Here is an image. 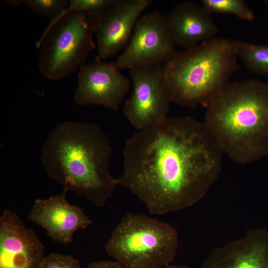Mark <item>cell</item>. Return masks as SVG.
Segmentation results:
<instances>
[{
	"label": "cell",
	"mask_w": 268,
	"mask_h": 268,
	"mask_svg": "<svg viewBox=\"0 0 268 268\" xmlns=\"http://www.w3.org/2000/svg\"><path fill=\"white\" fill-rule=\"evenodd\" d=\"M152 1L112 0L95 14L94 33L101 59L112 57L126 47L141 13Z\"/></svg>",
	"instance_id": "10"
},
{
	"label": "cell",
	"mask_w": 268,
	"mask_h": 268,
	"mask_svg": "<svg viewBox=\"0 0 268 268\" xmlns=\"http://www.w3.org/2000/svg\"><path fill=\"white\" fill-rule=\"evenodd\" d=\"M133 90L124 103V114L138 131L167 118L171 102L165 86L162 65L130 69Z\"/></svg>",
	"instance_id": "7"
},
{
	"label": "cell",
	"mask_w": 268,
	"mask_h": 268,
	"mask_svg": "<svg viewBox=\"0 0 268 268\" xmlns=\"http://www.w3.org/2000/svg\"><path fill=\"white\" fill-rule=\"evenodd\" d=\"M223 155L203 122L167 117L127 139L119 185L151 214L182 210L202 199L217 181Z\"/></svg>",
	"instance_id": "1"
},
{
	"label": "cell",
	"mask_w": 268,
	"mask_h": 268,
	"mask_svg": "<svg viewBox=\"0 0 268 268\" xmlns=\"http://www.w3.org/2000/svg\"><path fill=\"white\" fill-rule=\"evenodd\" d=\"M264 2L268 5V0H265Z\"/></svg>",
	"instance_id": "22"
},
{
	"label": "cell",
	"mask_w": 268,
	"mask_h": 268,
	"mask_svg": "<svg viewBox=\"0 0 268 268\" xmlns=\"http://www.w3.org/2000/svg\"><path fill=\"white\" fill-rule=\"evenodd\" d=\"M68 192L63 190L58 195L46 199H36L28 219L43 228L53 241L64 245L73 242L74 232L91 225L92 220L79 206L69 203Z\"/></svg>",
	"instance_id": "12"
},
{
	"label": "cell",
	"mask_w": 268,
	"mask_h": 268,
	"mask_svg": "<svg viewBox=\"0 0 268 268\" xmlns=\"http://www.w3.org/2000/svg\"><path fill=\"white\" fill-rule=\"evenodd\" d=\"M101 59L97 56L93 63L80 67L73 100L79 106L99 105L116 111L129 92L131 81L114 62Z\"/></svg>",
	"instance_id": "9"
},
{
	"label": "cell",
	"mask_w": 268,
	"mask_h": 268,
	"mask_svg": "<svg viewBox=\"0 0 268 268\" xmlns=\"http://www.w3.org/2000/svg\"><path fill=\"white\" fill-rule=\"evenodd\" d=\"M233 40L215 37L175 53L162 65L171 102L207 107L239 69Z\"/></svg>",
	"instance_id": "4"
},
{
	"label": "cell",
	"mask_w": 268,
	"mask_h": 268,
	"mask_svg": "<svg viewBox=\"0 0 268 268\" xmlns=\"http://www.w3.org/2000/svg\"><path fill=\"white\" fill-rule=\"evenodd\" d=\"M201 3L210 13L232 14L247 21L255 18L253 11L243 0H202Z\"/></svg>",
	"instance_id": "16"
},
{
	"label": "cell",
	"mask_w": 268,
	"mask_h": 268,
	"mask_svg": "<svg viewBox=\"0 0 268 268\" xmlns=\"http://www.w3.org/2000/svg\"><path fill=\"white\" fill-rule=\"evenodd\" d=\"M71 11L50 21L36 43L39 50L38 67L49 80H59L84 64L97 46L93 41L95 14Z\"/></svg>",
	"instance_id": "6"
},
{
	"label": "cell",
	"mask_w": 268,
	"mask_h": 268,
	"mask_svg": "<svg viewBox=\"0 0 268 268\" xmlns=\"http://www.w3.org/2000/svg\"><path fill=\"white\" fill-rule=\"evenodd\" d=\"M204 125L223 154L245 164L268 154V83L228 82L206 107Z\"/></svg>",
	"instance_id": "3"
},
{
	"label": "cell",
	"mask_w": 268,
	"mask_h": 268,
	"mask_svg": "<svg viewBox=\"0 0 268 268\" xmlns=\"http://www.w3.org/2000/svg\"><path fill=\"white\" fill-rule=\"evenodd\" d=\"M112 152L109 137L98 126L63 121L48 135L41 162L48 177L64 190L102 207L119 185L110 171Z\"/></svg>",
	"instance_id": "2"
},
{
	"label": "cell",
	"mask_w": 268,
	"mask_h": 268,
	"mask_svg": "<svg viewBox=\"0 0 268 268\" xmlns=\"http://www.w3.org/2000/svg\"><path fill=\"white\" fill-rule=\"evenodd\" d=\"M168 32L164 15L151 11L137 20L129 44L114 62L118 70L160 65L176 51Z\"/></svg>",
	"instance_id": "8"
},
{
	"label": "cell",
	"mask_w": 268,
	"mask_h": 268,
	"mask_svg": "<svg viewBox=\"0 0 268 268\" xmlns=\"http://www.w3.org/2000/svg\"><path fill=\"white\" fill-rule=\"evenodd\" d=\"M86 268H124L118 262L102 260L91 262L88 264Z\"/></svg>",
	"instance_id": "19"
},
{
	"label": "cell",
	"mask_w": 268,
	"mask_h": 268,
	"mask_svg": "<svg viewBox=\"0 0 268 268\" xmlns=\"http://www.w3.org/2000/svg\"><path fill=\"white\" fill-rule=\"evenodd\" d=\"M178 245L171 225L129 212L113 230L105 249L124 268H162L173 261Z\"/></svg>",
	"instance_id": "5"
},
{
	"label": "cell",
	"mask_w": 268,
	"mask_h": 268,
	"mask_svg": "<svg viewBox=\"0 0 268 268\" xmlns=\"http://www.w3.org/2000/svg\"><path fill=\"white\" fill-rule=\"evenodd\" d=\"M162 268H191V267L186 265H168Z\"/></svg>",
	"instance_id": "21"
},
{
	"label": "cell",
	"mask_w": 268,
	"mask_h": 268,
	"mask_svg": "<svg viewBox=\"0 0 268 268\" xmlns=\"http://www.w3.org/2000/svg\"><path fill=\"white\" fill-rule=\"evenodd\" d=\"M165 25L172 40L185 49L215 37L218 28L202 5L190 1L175 5L166 15Z\"/></svg>",
	"instance_id": "14"
},
{
	"label": "cell",
	"mask_w": 268,
	"mask_h": 268,
	"mask_svg": "<svg viewBox=\"0 0 268 268\" xmlns=\"http://www.w3.org/2000/svg\"><path fill=\"white\" fill-rule=\"evenodd\" d=\"M43 243L14 211L0 217V268H40L45 258Z\"/></svg>",
	"instance_id": "11"
},
{
	"label": "cell",
	"mask_w": 268,
	"mask_h": 268,
	"mask_svg": "<svg viewBox=\"0 0 268 268\" xmlns=\"http://www.w3.org/2000/svg\"><path fill=\"white\" fill-rule=\"evenodd\" d=\"M235 52L245 66L258 74L268 76V45L233 40Z\"/></svg>",
	"instance_id": "15"
},
{
	"label": "cell",
	"mask_w": 268,
	"mask_h": 268,
	"mask_svg": "<svg viewBox=\"0 0 268 268\" xmlns=\"http://www.w3.org/2000/svg\"><path fill=\"white\" fill-rule=\"evenodd\" d=\"M24 2L32 11L51 20L61 14L68 5L66 0H26Z\"/></svg>",
	"instance_id": "17"
},
{
	"label": "cell",
	"mask_w": 268,
	"mask_h": 268,
	"mask_svg": "<svg viewBox=\"0 0 268 268\" xmlns=\"http://www.w3.org/2000/svg\"><path fill=\"white\" fill-rule=\"evenodd\" d=\"M201 268H268V230L256 228L213 248Z\"/></svg>",
	"instance_id": "13"
},
{
	"label": "cell",
	"mask_w": 268,
	"mask_h": 268,
	"mask_svg": "<svg viewBox=\"0 0 268 268\" xmlns=\"http://www.w3.org/2000/svg\"><path fill=\"white\" fill-rule=\"evenodd\" d=\"M9 5L11 6H18L22 3L25 2V0H10L5 1Z\"/></svg>",
	"instance_id": "20"
},
{
	"label": "cell",
	"mask_w": 268,
	"mask_h": 268,
	"mask_svg": "<svg viewBox=\"0 0 268 268\" xmlns=\"http://www.w3.org/2000/svg\"><path fill=\"white\" fill-rule=\"evenodd\" d=\"M40 268H80L78 260L70 255L51 253L45 258Z\"/></svg>",
	"instance_id": "18"
}]
</instances>
